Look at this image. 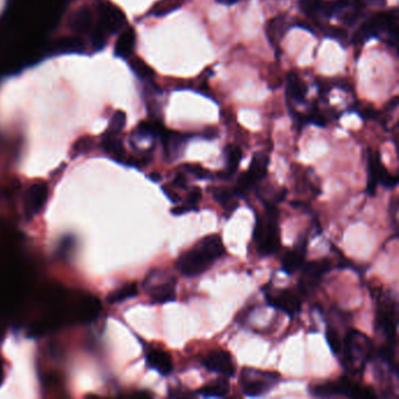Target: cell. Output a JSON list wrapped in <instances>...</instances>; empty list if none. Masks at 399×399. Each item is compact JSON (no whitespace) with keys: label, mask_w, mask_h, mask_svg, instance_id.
Here are the masks:
<instances>
[{"label":"cell","mask_w":399,"mask_h":399,"mask_svg":"<svg viewBox=\"0 0 399 399\" xmlns=\"http://www.w3.org/2000/svg\"><path fill=\"white\" fill-rule=\"evenodd\" d=\"M211 195L213 200L226 211L233 212L239 206L238 200H237L239 196L235 188L215 186L211 188Z\"/></svg>","instance_id":"cell-20"},{"label":"cell","mask_w":399,"mask_h":399,"mask_svg":"<svg viewBox=\"0 0 399 399\" xmlns=\"http://www.w3.org/2000/svg\"><path fill=\"white\" fill-rule=\"evenodd\" d=\"M307 245H308V238L305 233L299 237L293 248L285 255L282 260V270L286 272L287 274H293L303 266L305 255H307Z\"/></svg>","instance_id":"cell-15"},{"label":"cell","mask_w":399,"mask_h":399,"mask_svg":"<svg viewBox=\"0 0 399 399\" xmlns=\"http://www.w3.org/2000/svg\"><path fill=\"white\" fill-rule=\"evenodd\" d=\"M48 191L47 186L43 184H33L28 188L26 197H25V210L28 215H38L43 205L47 200Z\"/></svg>","instance_id":"cell-16"},{"label":"cell","mask_w":399,"mask_h":399,"mask_svg":"<svg viewBox=\"0 0 399 399\" xmlns=\"http://www.w3.org/2000/svg\"><path fill=\"white\" fill-rule=\"evenodd\" d=\"M322 0H299V8L305 16L314 17L320 13Z\"/></svg>","instance_id":"cell-28"},{"label":"cell","mask_w":399,"mask_h":399,"mask_svg":"<svg viewBox=\"0 0 399 399\" xmlns=\"http://www.w3.org/2000/svg\"><path fill=\"white\" fill-rule=\"evenodd\" d=\"M341 354L345 370L352 375H360L371 358V340L365 334L350 329L343 337Z\"/></svg>","instance_id":"cell-3"},{"label":"cell","mask_w":399,"mask_h":399,"mask_svg":"<svg viewBox=\"0 0 399 399\" xmlns=\"http://www.w3.org/2000/svg\"><path fill=\"white\" fill-rule=\"evenodd\" d=\"M138 290L136 283H131L128 286L122 287L120 290L110 294L108 301L109 303H120V302L125 301L128 299H133L138 296Z\"/></svg>","instance_id":"cell-24"},{"label":"cell","mask_w":399,"mask_h":399,"mask_svg":"<svg viewBox=\"0 0 399 399\" xmlns=\"http://www.w3.org/2000/svg\"><path fill=\"white\" fill-rule=\"evenodd\" d=\"M135 43H136L135 32L129 28L118 39V43H116V54L120 55L122 58H129L133 52Z\"/></svg>","instance_id":"cell-23"},{"label":"cell","mask_w":399,"mask_h":399,"mask_svg":"<svg viewBox=\"0 0 399 399\" xmlns=\"http://www.w3.org/2000/svg\"><path fill=\"white\" fill-rule=\"evenodd\" d=\"M325 340L328 342L329 348L332 349V352L335 355H340L341 350H342V337L338 334L336 327L334 325H328L327 330H325Z\"/></svg>","instance_id":"cell-25"},{"label":"cell","mask_w":399,"mask_h":399,"mask_svg":"<svg viewBox=\"0 0 399 399\" xmlns=\"http://www.w3.org/2000/svg\"><path fill=\"white\" fill-rule=\"evenodd\" d=\"M182 6L180 0H162L158 4L153 6V14L157 17L166 16L169 13L176 11Z\"/></svg>","instance_id":"cell-26"},{"label":"cell","mask_w":399,"mask_h":399,"mask_svg":"<svg viewBox=\"0 0 399 399\" xmlns=\"http://www.w3.org/2000/svg\"><path fill=\"white\" fill-rule=\"evenodd\" d=\"M125 123V115L123 113H118L113 118V125H111V129L114 133H118L120 130L123 129Z\"/></svg>","instance_id":"cell-33"},{"label":"cell","mask_w":399,"mask_h":399,"mask_svg":"<svg viewBox=\"0 0 399 399\" xmlns=\"http://www.w3.org/2000/svg\"><path fill=\"white\" fill-rule=\"evenodd\" d=\"M204 138H208V140H213V138L218 136V130L215 128H210V129L205 130L203 133Z\"/></svg>","instance_id":"cell-37"},{"label":"cell","mask_w":399,"mask_h":399,"mask_svg":"<svg viewBox=\"0 0 399 399\" xmlns=\"http://www.w3.org/2000/svg\"><path fill=\"white\" fill-rule=\"evenodd\" d=\"M173 188H188V180L184 173H178L173 178Z\"/></svg>","instance_id":"cell-35"},{"label":"cell","mask_w":399,"mask_h":399,"mask_svg":"<svg viewBox=\"0 0 399 399\" xmlns=\"http://www.w3.org/2000/svg\"><path fill=\"white\" fill-rule=\"evenodd\" d=\"M130 66L135 72V74L138 75V78H143V80H151L155 75V72L150 68L143 60L135 58L133 61L130 63Z\"/></svg>","instance_id":"cell-27"},{"label":"cell","mask_w":399,"mask_h":399,"mask_svg":"<svg viewBox=\"0 0 399 399\" xmlns=\"http://www.w3.org/2000/svg\"><path fill=\"white\" fill-rule=\"evenodd\" d=\"M287 96L295 105L305 103L307 96V86L300 76L294 72L287 75Z\"/></svg>","instance_id":"cell-19"},{"label":"cell","mask_w":399,"mask_h":399,"mask_svg":"<svg viewBox=\"0 0 399 399\" xmlns=\"http://www.w3.org/2000/svg\"><path fill=\"white\" fill-rule=\"evenodd\" d=\"M280 382V375L274 371H262L253 368H244L240 374V387L244 395L248 397H259L267 392Z\"/></svg>","instance_id":"cell-6"},{"label":"cell","mask_w":399,"mask_h":399,"mask_svg":"<svg viewBox=\"0 0 399 399\" xmlns=\"http://www.w3.org/2000/svg\"><path fill=\"white\" fill-rule=\"evenodd\" d=\"M377 325L383 332L387 342L397 343V302L387 294L380 298Z\"/></svg>","instance_id":"cell-9"},{"label":"cell","mask_w":399,"mask_h":399,"mask_svg":"<svg viewBox=\"0 0 399 399\" xmlns=\"http://www.w3.org/2000/svg\"><path fill=\"white\" fill-rule=\"evenodd\" d=\"M270 158L265 153H255L252 157L250 168L245 173H241L237 180L235 188L238 193L239 198H243L250 188H253L258 182H261L267 177Z\"/></svg>","instance_id":"cell-7"},{"label":"cell","mask_w":399,"mask_h":399,"mask_svg":"<svg viewBox=\"0 0 399 399\" xmlns=\"http://www.w3.org/2000/svg\"><path fill=\"white\" fill-rule=\"evenodd\" d=\"M310 393L319 398L348 397V398L371 399L376 395L370 387H363L348 377H341L336 382H325L310 387Z\"/></svg>","instance_id":"cell-5"},{"label":"cell","mask_w":399,"mask_h":399,"mask_svg":"<svg viewBox=\"0 0 399 399\" xmlns=\"http://www.w3.org/2000/svg\"><path fill=\"white\" fill-rule=\"evenodd\" d=\"M398 180L387 171L382 163L380 153L369 150L368 155V192L374 196L378 185L385 188H393L397 186Z\"/></svg>","instance_id":"cell-8"},{"label":"cell","mask_w":399,"mask_h":399,"mask_svg":"<svg viewBox=\"0 0 399 399\" xmlns=\"http://www.w3.org/2000/svg\"><path fill=\"white\" fill-rule=\"evenodd\" d=\"M224 155L226 160V169L225 173H220L219 177L223 180H230L238 170L240 161L243 158V153L238 145L230 144L224 150Z\"/></svg>","instance_id":"cell-21"},{"label":"cell","mask_w":399,"mask_h":399,"mask_svg":"<svg viewBox=\"0 0 399 399\" xmlns=\"http://www.w3.org/2000/svg\"><path fill=\"white\" fill-rule=\"evenodd\" d=\"M190 136L186 133L164 129L161 133L163 153L166 162L171 163L180 158L184 153L185 145Z\"/></svg>","instance_id":"cell-12"},{"label":"cell","mask_w":399,"mask_h":399,"mask_svg":"<svg viewBox=\"0 0 399 399\" xmlns=\"http://www.w3.org/2000/svg\"><path fill=\"white\" fill-rule=\"evenodd\" d=\"M197 210H198V208L185 203L171 208V213H173V215H185V213H188V212L197 211Z\"/></svg>","instance_id":"cell-34"},{"label":"cell","mask_w":399,"mask_h":399,"mask_svg":"<svg viewBox=\"0 0 399 399\" xmlns=\"http://www.w3.org/2000/svg\"><path fill=\"white\" fill-rule=\"evenodd\" d=\"M301 279L299 282V290L302 294L312 293L322 278L333 268V263L328 259H321L316 261L305 262L301 267Z\"/></svg>","instance_id":"cell-10"},{"label":"cell","mask_w":399,"mask_h":399,"mask_svg":"<svg viewBox=\"0 0 399 399\" xmlns=\"http://www.w3.org/2000/svg\"><path fill=\"white\" fill-rule=\"evenodd\" d=\"M147 363L149 368L156 370L161 375L168 376L173 372V360L171 355L169 352L161 350V349H151L145 355Z\"/></svg>","instance_id":"cell-17"},{"label":"cell","mask_w":399,"mask_h":399,"mask_svg":"<svg viewBox=\"0 0 399 399\" xmlns=\"http://www.w3.org/2000/svg\"><path fill=\"white\" fill-rule=\"evenodd\" d=\"M397 28H398V12L393 8L390 12H377L369 17L360 25L354 36V43L362 45L368 40L380 38V34L387 33L392 46L397 43Z\"/></svg>","instance_id":"cell-4"},{"label":"cell","mask_w":399,"mask_h":399,"mask_svg":"<svg viewBox=\"0 0 399 399\" xmlns=\"http://www.w3.org/2000/svg\"><path fill=\"white\" fill-rule=\"evenodd\" d=\"M288 31V20L285 14L277 16L268 21L266 28L267 39L273 47H279L283 36Z\"/></svg>","instance_id":"cell-18"},{"label":"cell","mask_w":399,"mask_h":399,"mask_svg":"<svg viewBox=\"0 0 399 399\" xmlns=\"http://www.w3.org/2000/svg\"><path fill=\"white\" fill-rule=\"evenodd\" d=\"M186 173H190L192 176L196 177L198 180H210L212 175L208 169L203 168L202 165L198 164H185L183 166Z\"/></svg>","instance_id":"cell-29"},{"label":"cell","mask_w":399,"mask_h":399,"mask_svg":"<svg viewBox=\"0 0 399 399\" xmlns=\"http://www.w3.org/2000/svg\"><path fill=\"white\" fill-rule=\"evenodd\" d=\"M307 120H308V123H313V125H316L317 127H325L327 125V120H325V115L320 110L314 109L310 114V116H307Z\"/></svg>","instance_id":"cell-30"},{"label":"cell","mask_w":399,"mask_h":399,"mask_svg":"<svg viewBox=\"0 0 399 399\" xmlns=\"http://www.w3.org/2000/svg\"><path fill=\"white\" fill-rule=\"evenodd\" d=\"M200 395L208 398H223L230 392V383L226 378H218L200 387Z\"/></svg>","instance_id":"cell-22"},{"label":"cell","mask_w":399,"mask_h":399,"mask_svg":"<svg viewBox=\"0 0 399 399\" xmlns=\"http://www.w3.org/2000/svg\"><path fill=\"white\" fill-rule=\"evenodd\" d=\"M265 204V215L257 217L253 238L262 257L274 255L281 246V235L279 228V211L277 205L268 202Z\"/></svg>","instance_id":"cell-2"},{"label":"cell","mask_w":399,"mask_h":399,"mask_svg":"<svg viewBox=\"0 0 399 399\" xmlns=\"http://www.w3.org/2000/svg\"><path fill=\"white\" fill-rule=\"evenodd\" d=\"M203 192L200 190V188H193L190 190L188 193V197H186V204L188 205H191V206H195L197 208V204L200 203V200H202V195Z\"/></svg>","instance_id":"cell-31"},{"label":"cell","mask_w":399,"mask_h":399,"mask_svg":"<svg viewBox=\"0 0 399 399\" xmlns=\"http://www.w3.org/2000/svg\"><path fill=\"white\" fill-rule=\"evenodd\" d=\"M325 31H327V36L334 38V39L340 40V41H345L347 39V32L342 28L328 26Z\"/></svg>","instance_id":"cell-32"},{"label":"cell","mask_w":399,"mask_h":399,"mask_svg":"<svg viewBox=\"0 0 399 399\" xmlns=\"http://www.w3.org/2000/svg\"><path fill=\"white\" fill-rule=\"evenodd\" d=\"M144 286L155 303H168L176 300V279L173 277H166L164 273L162 281L156 283L145 281Z\"/></svg>","instance_id":"cell-14"},{"label":"cell","mask_w":399,"mask_h":399,"mask_svg":"<svg viewBox=\"0 0 399 399\" xmlns=\"http://www.w3.org/2000/svg\"><path fill=\"white\" fill-rule=\"evenodd\" d=\"M150 180H153V182H161L162 178L158 173H151Z\"/></svg>","instance_id":"cell-39"},{"label":"cell","mask_w":399,"mask_h":399,"mask_svg":"<svg viewBox=\"0 0 399 399\" xmlns=\"http://www.w3.org/2000/svg\"><path fill=\"white\" fill-rule=\"evenodd\" d=\"M163 191H164V193L165 195H166V197H168L169 200H171L173 203H180V195H178V193H176V192L173 191V190H171V188H166V186H165V188H163Z\"/></svg>","instance_id":"cell-36"},{"label":"cell","mask_w":399,"mask_h":399,"mask_svg":"<svg viewBox=\"0 0 399 399\" xmlns=\"http://www.w3.org/2000/svg\"><path fill=\"white\" fill-rule=\"evenodd\" d=\"M202 364L208 371L220 374L225 377H233L235 375V365L231 354L224 350L208 352L202 360Z\"/></svg>","instance_id":"cell-13"},{"label":"cell","mask_w":399,"mask_h":399,"mask_svg":"<svg viewBox=\"0 0 399 399\" xmlns=\"http://www.w3.org/2000/svg\"><path fill=\"white\" fill-rule=\"evenodd\" d=\"M265 298L268 305L281 310L282 313L290 317H293L301 310L302 300L296 290L283 288L275 292H267Z\"/></svg>","instance_id":"cell-11"},{"label":"cell","mask_w":399,"mask_h":399,"mask_svg":"<svg viewBox=\"0 0 399 399\" xmlns=\"http://www.w3.org/2000/svg\"><path fill=\"white\" fill-rule=\"evenodd\" d=\"M225 253L226 250L219 235H208L180 255L176 262L177 270L186 278H196L208 272Z\"/></svg>","instance_id":"cell-1"},{"label":"cell","mask_w":399,"mask_h":399,"mask_svg":"<svg viewBox=\"0 0 399 399\" xmlns=\"http://www.w3.org/2000/svg\"><path fill=\"white\" fill-rule=\"evenodd\" d=\"M218 4L226 5V6H231V5L237 4L240 0H215Z\"/></svg>","instance_id":"cell-38"}]
</instances>
